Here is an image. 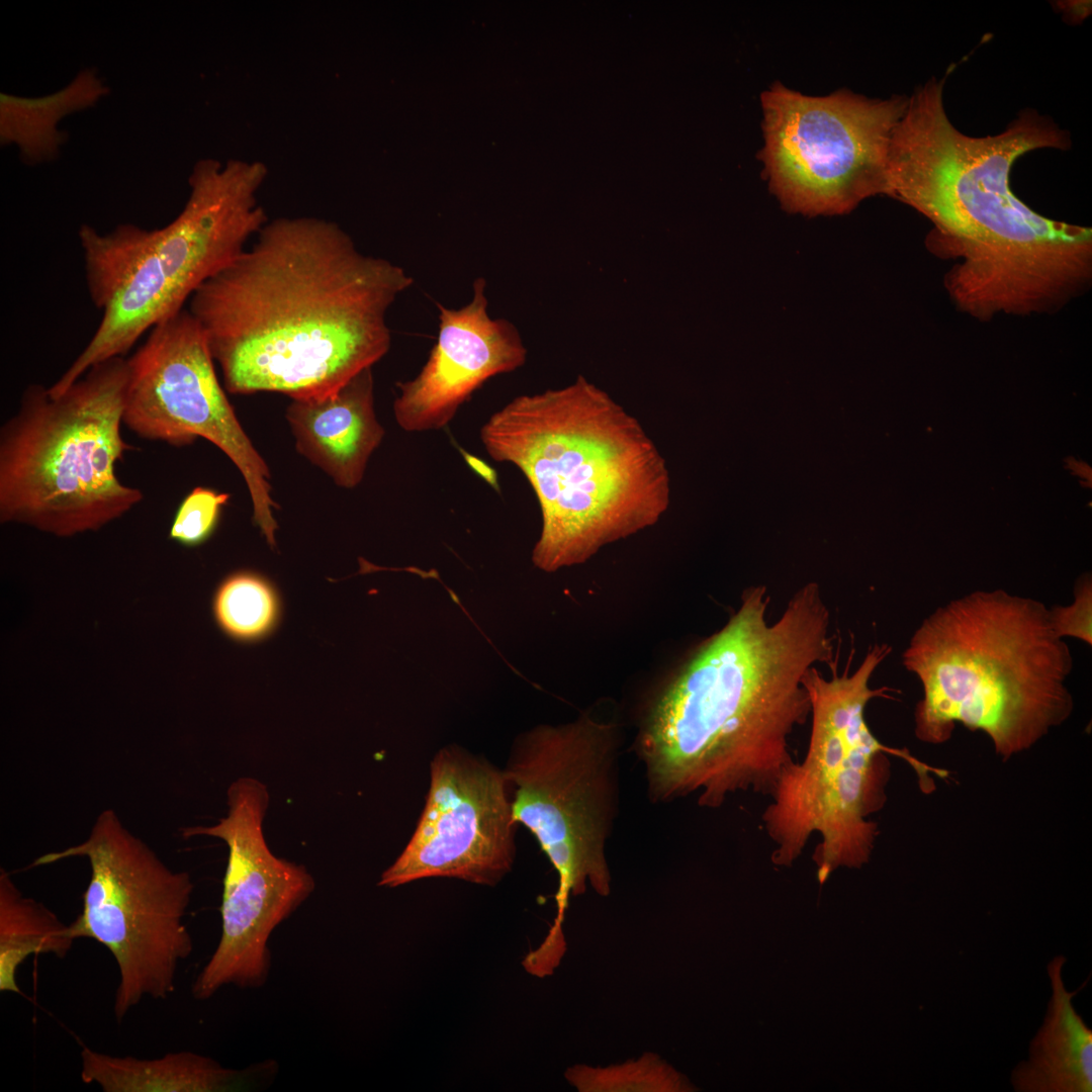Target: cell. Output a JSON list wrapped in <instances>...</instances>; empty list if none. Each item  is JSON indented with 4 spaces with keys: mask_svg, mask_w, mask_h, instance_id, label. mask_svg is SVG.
<instances>
[{
    "mask_svg": "<svg viewBox=\"0 0 1092 1092\" xmlns=\"http://www.w3.org/2000/svg\"><path fill=\"white\" fill-rule=\"evenodd\" d=\"M770 598L752 586L651 706L637 740L655 799L695 795L719 807L738 792L770 795L793 760L789 738L811 714L803 685L837 663L830 612L809 582L767 621Z\"/></svg>",
    "mask_w": 1092,
    "mask_h": 1092,
    "instance_id": "7a4b0ae2",
    "label": "cell"
},
{
    "mask_svg": "<svg viewBox=\"0 0 1092 1092\" xmlns=\"http://www.w3.org/2000/svg\"><path fill=\"white\" fill-rule=\"evenodd\" d=\"M256 237L188 302L229 392L322 396L387 354L388 309L414 282L402 267L317 217L268 220Z\"/></svg>",
    "mask_w": 1092,
    "mask_h": 1092,
    "instance_id": "6da1fadb",
    "label": "cell"
},
{
    "mask_svg": "<svg viewBox=\"0 0 1092 1092\" xmlns=\"http://www.w3.org/2000/svg\"><path fill=\"white\" fill-rule=\"evenodd\" d=\"M85 857L90 879L72 936L92 938L112 954L118 970L113 1013L120 1022L144 999H167L180 964L193 951L183 923L193 892L186 872L169 868L112 809L100 812L88 836L37 857L44 866Z\"/></svg>",
    "mask_w": 1092,
    "mask_h": 1092,
    "instance_id": "30bf717a",
    "label": "cell"
},
{
    "mask_svg": "<svg viewBox=\"0 0 1092 1092\" xmlns=\"http://www.w3.org/2000/svg\"><path fill=\"white\" fill-rule=\"evenodd\" d=\"M215 624L229 638L256 642L269 636L281 616V602L275 586L263 575L237 571L217 585L211 601Z\"/></svg>",
    "mask_w": 1092,
    "mask_h": 1092,
    "instance_id": "44dd1931",
    "label": "cell"
},
{
    "mask_svg": "<svg viewBox=\"0 0 1092 1092\" xmlns=\"http://www.w3.org/2000/svg\"><path fill=\"white\" fill-rule=\"evenodd\" d=\"M75 938L69 924L44 904L26 897L10 874L0 870V991L21 993L16 975L32 954L65 958Z\"/></svg>",
    "mask_w": 1092,
    "mask_h": 1092,
    "instance_id": "ffe728a7",
    "label": "cell"
},
{
    "mask_svg": "<svg viewBox=\"0 0 1092 1092\" xmlns=\"http://www.w3.org/2000/svg\"><path fill=\"white\" fill-rule=\"evenodd\" d=\"M286 418L298 452L344 488L362 481L385 434L375 415L372 368L328 394L292 399Z\"/></svg>",
    "mask_w": 1092,
    "mask_h": 1092,
    "instance_id": "2e32d148",
    "label": "cell"
},
{
    "mask_svg": "<svg viewBox=\"0 0 1092 1092\" xmlns=\"http://www.w3.org/2000/svg\"><path fill=\"white\" fill-rule=\"evenodd\" d=\"M1066 962L1060 954L1046 966L1052 995L1043 1022L1030 1041L1028 1058L1011 1072L1016 1092L1092 1091V1030L1073 1004L1089 978L1069 991L1063 979Z\"/></svg>",
    "mask_w": 1092,
    "mask_h": 1092,
    "instance_id": "ac0fdd59",
    "label": "cell"
},
{
    "mask_svg": "<svg viewBox=\"0 0 1092 1092\" xmlns=\"http://www.w3.org/2000/svg\"><path fill=\"white\" fill-rule=\"evenodd\" d=\"M81 1079L104 1092H233L255 1088L276 1073L272 1061L237 1070L193 1052L156 1059L113 1056L83 1046Z\"/></svg>",
    "mask_w": 1092,
    "mask_h": 1092,
    "instance_id": "e0dca14e",
    "label": "cell"
},
{
    "mask_svg": "<svg viewBox=\"0 0 1092 1092\" xmlns=\"http://www.w3.org/2000/svg\"><path fill=\"white\" fill-rule=\"evenodd\" d=\"M228 814L210 826L182 830L183 837L210 836L229 848L220 906L218 943L195 978L191 992L207 1000L225 986L258 988L269 976L268 941L313 892L314 880L302 864L269 849L263 821L269 806L266 786L239 778L228 789Z\"/></svg>",
    "mask_w": 1092,
    "mask_h": 1092,
    "instance_id": "4fadbf2b",
    "label": "cell"
},
{
    "mask_svg": "<svg viewBox=\"0 0 1092 1092\" xmlns=\"http://www.w3.org/2000/svg\"><path fill=\"white\" fill-rule=\"evenodd\" d=\"M908 103L847 90L808 96L781 83L761 93L760 159L771 191L788 210L849 212L889 191V150Z\"/></svg>",
    "mask_w": 1092,
    "mask_h": 1092,
    "instance_id": "8fae6325",
    "label": "cell"
},
{
    "mask_svg": "<svg viewBox=\"0 0 1092 1092\" xmlns=\"http://www.w3.org/2000/svg\"><path fill=\"white\" fill-rule=\"evenodd\" d=\"M127 358L100 362L59 395L28 385L0 430V520L59 537L96 531L143 500L115 472Z\"/></svg>",
    "mask_w": 1092,
    "mask_h": 1092,
    "instance_id": "ba28073f",
    "label": "cell"
},
{
    "mask_svg": "<svg viewBox=\"0 0 1092 1092\" xmlns=\"http://www.w3.org/2000/svg\"><path fill=\"white\" fill-rule=\"evenodd\" d=\"M618 730L589 714L519 736L504 772L516 824L536 838L558 876L557 914L540 947L565 952L562 922L570 896L611 892L606 843L617 805Z\"/></svg>",
    "mask_w": 1092,
    "mask_h": 1092,
    "instance_id": "9c48e42d",
    "label": "cell"
},
{
    "mask_svg": "<svg viewBox=\"0 0 1092 1092\" xmlns=\"http://www.w3.org/2000/svg\"><path fill=\"white\" fill-rule=\"evenodd\" d=\"M229 498V493L195 487L178 508L169 537L187 547L202 544L214 532Z\"/></svg>",
    "mask_w": 1092,
    "mask_h": 1092,
    "instance_id": "603a6c76",
    "label": "cell"
},
{
    "mask_svg": "<svg viewBox=\"0 0 1092 1092\" xmlns=\"http://www.w3.org/2000/svg\"><path fill=\"white\" fill-rule=\"evenodd\" d=\"M516 826L504 769L461 746L446 745L431 760L416 829L378 885L453 878L495 886L513 867Z\"/></svg>",
    "mask_w": 1092,
    "mask_h": 1092,
    "instance_id": "5bb4252c",
    "label": "cell"
},
{
    "mask_svg": "<svg viewBox=\"0 0 1092 1092\" xmlns=\"http://www.w3.org/2000/svg\"><path fill=\"white\" fill-rule=\"evenodd\" d=\"M902 663L919 679L920 741H947L960 723L983 732L1003 759L1038 742L1072 715L1068 644L1039 601L975 590L927 616Z\"/></svg>",
    "mask_w": 1092,
    "mask_h": 1092,
    "instance_id": "5b68a950",
    "label": "cell"
},
{
    "mask_svg": "<svg viewBox=\"0 0 1092 1092\" xmlns=\"http://www.w3.org/2000/svg\"><path fill=\"white\" fill-rule=\"evenodd\" d=\"M109 88L94 69H83L64 88L41 97L0 95V142L15 145L29 166L59 157L68 134L59 122L69 114L96 105Z\"/></svg>",
    "mask_w": 1092,
    "mask_h": 1092,
    "instance_id": "d6986e66",
    "label": "cell"
},
{
    "mask_svg": "<svg viewBox=\"0 0 1092 1092\" xmlns=\"http://www.w3.org/2000/svg\"><path fill=\"white\" fill-rule=\"evenodd\" d=\"M205 334L185 307L157 324L127 358L122 423L139 437L172 446L203 438L244 477L253 518L271 548L278 524L269 468L241 426L217 378Z\"/></svg>",
    "mask_w": 1092,
    "mask_h": 1092,
    "instance_id": "7c38bea8",
    "label": "cell"
},
{
    "mask_svg": "<svg viewBox=\"0 0 1092 1092\" xmlns=\"http://www.w3.org/2000/svg\"><path fill=\"white\" fill-rule=\"evenodd\" d=\"M479 437L537 497L542 528L533 564L547 572L584 563L604 546L656 524L670 504L666 462L640 422L583 377L520 395Z\"/></svg>",
    "mask_w": 1092,
    "mask_h": 1092,
    "instance_id": "277c9868",
    "label": "cell"
},
{
    "mask_svg": "<svg viewBox=\"0 0 1092 1092\" xmlns=\"http://www.w3.org/2000/svg\"><path fill=\"white\" fill-rule=\"evenodd\" d=\"M1053 630L1060 638L1073 637L1092 645V582L1090 575L1077 581L1074 601L1068 606L1049 609Z\"/></svg>",
    "mask_w": 1092,
    "mask_h": 1092,
    "instance_id": "cb8c5ba5",
    "label": "cell"
},
{
    "mask_svg": "<svg viewBox=\"0 0 1092 1092\" xmlns=\"http://www.w3.org/2000/svg\"><path fill=\"white\" fill-rule=\"evenodd\" d=\"M266 177L257 161L202 159L189 175L182 210L167 225L120 223L108 233L81 225L86 285L102 315L83 351L50 386L53 395L92 366L124 356L247 249L269 220L258 199Z\"/></svg>",
    "mask_w": 1092,
    "mask_h": 1092,
    "instance_id": "8992f818",
    "label": "cell"
},
{
    "mask_svg": "<svg viewBox=\"0 0 1092 1092\" xmlns=\"http://www.w3.org/2000/svg\"><path fill=\"white\" fill-rule=\"evenodd\" d=\"M579 1092H695L697 1087L654 1053L608 1067L574 1065L564 1073Z\"/></svg>",
    "mask_w": 1092,
    "mask_h": 1092,
    "instance_id": "7402d4cb",
    "label": "cell"
},
{
    "mask_svg": "<svg viewBox=\"0 0 1092 1092\" xmlns=\"http://www.w3.org/2000/svg\"><path fill=\"white\" fill-rule=\"evenodd\" d=\"M944 81L932 77L908 98L891 139L888 195L928 218L932 247L959 258L944 279L954 294L986 304L1033 296L1072 269L1086 233L1020 201L1010 171L1030 151L1068 150L1070 135L1034 109L995 135H967L946 115Z\"/></svg>",
    "mask_w": 1092,
    "mask_h": 1092,
    "instance_id": "3957f363",
    "label": "cell"
},
{
    "mask_svg": "<svg viewBox=\"0 0 1092 1092\" xmlns=\"http://www.w3.org/2000/svg\"><path fill=\"white\" fill-rule=\"evenodd\" d=\"M437 306L439 332L428 360L416 377L396 385L394 419L410 433L445 428L488 379L526 362L517 328L488 314L484 278L473 281L472 298L464 306Z\"/></svg>",
    "mask_w": 1092,
    "mask_h": 1092,
    "instance_id": "9a60e30c",
    "label": "cell"
},
{
    "mask_svg": "<svg viewBox=\"0 0 1092 1092\" xmlns=\"http://www.w3.org/2000/svg\"><path fill=\"white\" fill-rule=\"evenodd\" d=\"M886 643L871 646L860 665L842 675L833 666L826 679L816 666L803 685L811 702L812 728L801 762L782 771L762 814L764 829L776 848L771 861L791 867L811 836H820L813 859L822 886L840 867L860 869L869 862L878 836L870 816L885 804L889 779L887 753L905 759L928 791V771L944 776L922 763L907 750L881 743L869 728L864 711L873 699H894L889 687L872 689L870 680L891 653Z\"/></svg>",
    "mask_w": 1092,
    "mask_h": 1092,
    "instance_id": "52a82bcc",
    "label": "cell"
}]
</instances>
